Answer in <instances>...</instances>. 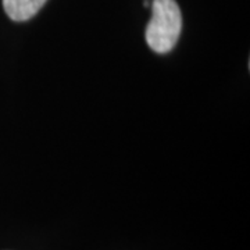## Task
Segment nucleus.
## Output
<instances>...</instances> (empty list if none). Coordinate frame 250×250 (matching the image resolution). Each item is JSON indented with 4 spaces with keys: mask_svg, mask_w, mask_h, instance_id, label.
Listing matches in <instances>:
<instances>
[{
    "mask_svg": "<svg viewBox=\"0 0 250 250\" xmlns=\"http://www.w3.org/2000/svg\"><path fill=\"white\" fill-rule=\"evenodd\" d=\"M152 0H145V6H150Z\"/></svg>",
    "mask_w": 250,
    "mask_h": 250,
    "instance_id": "obj_3",
    "label": "nucleus"
},
{
    "mask_svg": "<svg viewBox=\"0 0 250 250\" xmlns=\"http://www.w3.org/2000/svg\"><path fill=\"white\" fill-rule=\"evenodd\" d=\"M152 18L146 27L145 38L156 53H168L178 42L182 16L175 0H152Z\"/></svg>",
    "mask_w": 250,
    "mask_h": 250,
    "instance_id": "obj_1",
    "label": "nucleus"
},
{
    "mask_svg": "<svg viewBox=\"0 0 250 250\" xmlns=\"http://www.w3.org/2000/svg\"><path fill=\"white\" fill-rule=\"evenodd\" d=\"M47 0H3L6 14L13 21H27L36 16Z\"/></svg>",
    "mask_w": 250,
    "mask_h": 250,
    "instance_id": "obj_2",
    "label": "nucleus"
}]
</instances>
